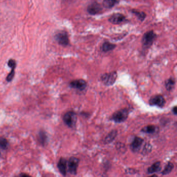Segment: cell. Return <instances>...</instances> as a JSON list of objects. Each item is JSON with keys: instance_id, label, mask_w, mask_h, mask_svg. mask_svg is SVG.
Returning <instances> with one entry per match:
<instances>
[{"instance_id": "6da1fadb", "label": "cell", "mask_w": 177, "mask_h": 177, "mask_svg": "<svg viewBox=\"0 0 177 177\" xmlns=\"http://www.w3.org/2000/svg\"><path fill=\"white\" fill-rule=\"evenodd\" d=\"M157 35L153 30L149 31L145 33L142 38V44L145 49H148L153 45L156 40Z\"/></svg>"}, {"instance_id": "7a4b0ae2", "label": "cell", "mask_w": 177, "mask_h": 177, "mask_svg": "<svg viewBox=\"0 0 177 177\" xmlns=\"http://www.w3.org/2000/svg\"><path fill=\"white\" fill-rule=\"evenodd\" d=\"M80 160L75 156H71L67 162V171L72 175H76Z\"/></svg>"}, {"instance_id": "3957f363", "label": "cell", "mask_w": 177, "mask_h": 177, "mask_svg": "<svg viewBox=\"0 0 177 177\" xmlns=\"http://www.w3.org/2000/svg\"><path fill=\"white\" fill-rule=\"evenodd\" d=\"M128 115V109H122L115 112L111 116V119L116 123H121L126 120Z\"/></svg>"}, {"instance_id": "277c9868", "label": "cell", "mask_w": 177, "mask_h": 177, "mask_svg": "<svg viewBox=\"0 0 177 177\" xmlns=\"http://www.w3.org/2000/svg\"><path fill=\"white\" fill-rule=\"evenodd\" d=\"M77 120L76 114L72 111L67 112L64 114L63 117V120L64 123L70 128H73L76 126Z\"/></svg>"}, {"instance_id": "5b68a950", "label": "cell", "mask_w": 177, "mask_h": 177, "mask_svg": "<svg viewBox=\"0 0 177 177\" xmlns=\"http://www.w3.org/2000/svg\"><path fill=\"white\" fill-rule=\"evenodd\" d=\"M118 78V74L116 72H110L105 73L101 77V80L103 84L107 86H110L114 85Z\"/></svg>"}, {"instance_id": "8992f818", "label": "cell", "mask_w": 177, "mask_h": 177, "mask_svg": "<svg viewBox=\"0 0 177 177\" xmlns=\"http://www.w3.org/2000/svg\"><path fill=\"white\" fill-rule=\"evenodd\" d=\"M55 38L57 42L63 46H67L69 44V35L68 33L65 31H60L57 33L55 35Z\"/></svg>"}, {"instance_id": "52a82bcc", "label": "cell", "mask_w": 177, "mask_h": 177, "mask_svg": "<svg viewBox=\"0 0 177 177\" xmlns=\"http://www.w3.org/2000/svg\"><path fill=\"white\" fill-rule=\"evenodd\" d=\"M103 11V6L98 2L93 1L90 3L87 7L86 11L92 16L99 14Z\"/></svg>"}, {"instance_id": "ba28073f", "label": "cell", "mask_w": 177, "mask_h": 177, "mask_svg": "<svg viewBox=\"0 0 177 177\" xmlns=\"http://www.w3.org/2000/svg\"><path fill=\"white\" fill-rule=\"evenodd\" d=\"M144 139L141 137L135 136L129 145V148L133 153H138L141 148Z\"/></svg>"}, {"instance_id": "9c48e42d", "label": "cell", "mask_w": 177, "mask_h": 177, "mask_svg": "<svg viewBox=\"0 0 177 177\" xmlns=\"http://www.w3.org/2000/svg\"><path fill=\"white\" fill-rule=\"evenodd\" d=\"M109 23L113 24H119L127 21L126 17L124 15L119 13H116L112 15L108 19Z\"/></svg>"}, {"instance_id": "30bf717a", "label": "cell", "mask_w": 177, "mask_h": 177, "mask_svg": "<svg viewBox=\"0 0 177 177\" xmlns=\"http://www.w3.org/2000/svg\"><path fill=\"white\" fill-rule=\"evenodd\" d=\"M149 104L150 105L163 107L165 104V100L163 96L161 95H156L153 96L150 99Z\"/></svg>"}, {"instance_id": "8fae6325", "label": "cell", "mask_w": 177, "mask_h": 177, "mask_svg": "<svg viewBox=\"0 0 177 177\" xmlns=\"http://www.w3.org/2000/svg\"><path fill=\"white\" fill-rule=\"evenodd\" d=\"M87 82L83 79L73 80L70 83V86H71V88L80 91L84 90L87 87Z\"/></svg>"}, {"instance_id": "7c38bea8", "label": "cell", "mask_w": 177, "mask_h": 177, "mask_svg": "<svg viewBox=\"0 0 177 177\" xmlns=\"http://www.w3.org/2000/svg\"><path fill=\"white\" fill-rule=\"evenodd\" d=\"M67 160L64 158H60L57 163V167L63 177H66L67 174Z\"/></svg>"}, {"instance_id": "4fadbf2b", "label": "cell", "mask_w": 177, "mask_h": 177, "mask_svg": "<svg viewBox=\"0 0 177 177\" xmlns=\"http://www.w3.org/2000/svg\"><path fill=\"white\" fill-rule=\"evenodd\" d=\"M162 171V165L161 161H156L147 168V173L148 174H154L159 172Z\"/></svg>"}, {"instance_id": "5bb4252c", "label": "cell", "mask_w": 177, "mask_h": 177, "mask_svg": "<svg viewBox=\"0 0 177 177\" xmlns=\"http://www.w3.org/2000/svg\"><path fill=\"white\" fill-rule=\"evenodd\" d=\"M118 136V131L116 130H112L105 137L104 139V143L106 145L111 144L114 141L115 139Z\"/></svg>"}, {"instance_id": "9a60e30c", "label": "cell", "mask_w": 177, "mask_h": 177, "mask_svg": "<svg viewBox=\"0 0 177 177\" xmlns=\"http://www.w3.org/2000/svg\"><path fill=\"white\" fill-rule=\"evenodd\" d=\"M131 11L141 22H143L147 18V14L144 11H140L139 10L136 9H132Z\"/></svg>"}, {"instance_id": "2e32d148", "label": "cell", "mask_w": 177, "mask_h": 177, "mask_svg": "<svg viewBox=\"0 0 177 177\" xmlns=\"http://www.w3.org/2000/svg\"><path fill=\"white\" fill-rule=\"evenodd\" d=\"M158 131V126L154 125H149L142 128L141 132L145 134H153L157 132Z\"/></svg>"}, {"instance_id": "e0dca14e", "label": "cell", "mask_w": 177, "mask_h": 177, "mask_svg": "<svg viewBox=\"0 0 177 177\" xmlns=\"http://www.w3.org/2000/svg\"><path fill=\"white\" fill-rule=\"evenodd\" d=\"M116 45L114 44H112L109 42H105L103 43L101 47V50L105 53L109 52V51H112L114 49Z\"/></svg>"}, {"instance_id": "ac0fdd59", "label": "cell", "mask_w": 177, "mask_h": 177, "mask_svg": "<svg viewBox=\"0 0 177 177\" xmlns=\"http://www.w3.org/2000/svg\"><path fill=\"white\" fill-rule=\"evenodd\" d=\"M38 141L40 144L43 146L46 145L48 141V137L45 132L44 131H41L39 132L38 134Z\"/></svg>"}, {"instance_id": "d6986e66", "label": "cell", "mask_w": 177, "mask_h": 177, "mask_svg": "<svg viewBox=\"0 0 177 177\" xmlns=\"http://www.w3.org/2000/svg\"><path fill=\"white\" fill-rule=\"evenodd\" d=\"M174 167H175V165H174V163H172L171 162H168L164 169L161 171V174L163 175H169L172 172V171L174 169Z\"/></svg>"}, {"instance_id": "ffe728a7", "label": "cell", "mask_w": 177, "mask_h": 177, "mask_svg": "<svg viewBox=\"0 0 177 177\" xmlns=\"http://www.w3.org/2000/svg\"><path fill=\"white\" fill-rule=\"evenodd\" d=\"M118 2V0H103L102 6L106 9H111Z\"/></svg>"}, {"instance_id": "44dd1931", "label": "cell", "mask_w": 177, "mask_h": 177, "mask_svg": "<svg viewBox=\"0 0 177 177\" xmlns=\"http://www.w3.org/2000/svg\"><path fill=\"white\" fill-rule=\"evenodd\" d=\"M175 80L174 78H169L165 82V87L167 91H171L174 88L175 86Z\"/></svg>"}, {"instance_id": "7402d4cb", "label": "cell", "mask_w": 177, "mask_h": 177, "mask_svg": "<svg viewBox=\"0 0 177 177\" xmlns=\"http://www.w3.org/2000/svg\"><path fill=\"white\" fill-rule=\"evenodd\" d=\"M152 150V146L150 143H146L143 147V150L142 151V154L146 155L149 153H151Z\"/></svg>"}, {"instance_id": "603a6c76", "label": "cell", "mask_w": 177, "mask_h": 177, "mask_svg": "<svg viewBox=\"0 0 177 177\" xmlns=\"http://www.w3.org/2000/svg\"><path fill=\"white\" fill-rule=\"evenodd\" d=\"M9 147V143L6 138H0V148L3 150H6Z\"/></svg>"}, {"instance_id": "cb8c5ba5", "label": "cell", "mask_w": 177, "mask_h": 177, "mask_svg": "<svg viewBox=\"0 0 177 177\" xmlns=\"http://www.w3.org/2000/svg\"><path fill=\"white\" fill-rule=\"evenodd\" d=\"M116 150L118 151L121 153H125L126 151V148L125 144L121 143V142H118L116 145Z\"/></svg>"}, {"instance_id": "d4e9b609", "label": "cell", "mask_w": 177, "mask_h": 177, "mask_svg": "<svg viewBox=\"0 0 177 177\" xmlns=\"http://www.w3.org/2000/svg\"><path fill=\"white\" fill-rule=\"evenodd\" d=\"M139 172V171L137 169L132 168H126L125 171V174L127 175H135Z\"/></svg>"}, {"instance_id": "484cf974", "label": "cell", "mask_w": 177, "mask_h": 177, "mask_svg": "<svg viewBox=\"0 0 177 177\" xmlns=\"http://www.w3.org/2000/svg\"><path fill=\"white\" fill-rule=\"evenodd\" d=\"M15 68H11V70L10 73L8 74L6 77V80L7 82H11L13 80L15 76Z\"/></svg>"}, {"instance_id": "4316f807", "label": "cell", "mask_w": 177, "mask_h": 177, "mask_svg": "<svg viewBox=\"0 0 177 177\" xmlns=\"http://www.w3.org/2000/svg\"><path fill=\"white\" fill-rule=\"evenodd\" d=\"M8 66L11 68H15L16 66V62L14 59H10L8 61Z\"/></svg>"}, {"instance_id": "83f0119b", "label": "cell", "mask_w": 177, "mask_h": 177, "mask_svg": "<svg viewBox=\"0 0 177 177\" xmlns=\"http://www.w3.org/2000/svg\"><path fill=\"white\" fill-rule=\"evenodd\" d=\"M19 177H32L28 174H25V173H21L19 175Z\"/></svg>"}, {"instance_id": "f1b7e54d", "label": "cell", "mask_w": 177, "mask_h": 177, "mask_svg": "<svg viewBox=\"0 0 177 177\" xmlns=\"http://www.w3.org/2000/svg\"><path fill=\"white\" fill-rule=\"evenodd\" d=\"M172 112H173V113H174V115H177V107H176V106H175V107L172 108Z\"/></svg>"}, {"instance_id": "f546056e", "label": "cell", "mask_w": 177, "mask_h": 177, "mask_svg": "<svg viewBox=\"0 0 177 177\" xmlns=\"http://www.w3.org/2000/svg\"><path fill=\"white\" fill-rule=\"evenodd\" d=\"M147 177H158V175L156 174H152V175Z\"/></svg>"}, {"instance_id": "4dcf8cb0", "label": "cell", "mask_w": 177, "mask_h": 177, "mask_svg": "<svg viewBox=\"0 0 177 177\" xmlns=\"http://www.w3.org/2000/svg\"><path fill=\"white\" fill-rule=\"evenodd\" d=\"M0 156H1V153H0Z\"/></svg>"}]
</instances>
